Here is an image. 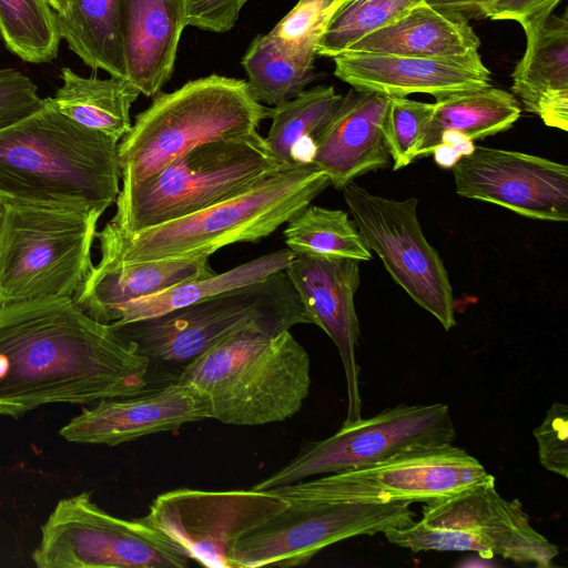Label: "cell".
Listing matches in <instances>:
<instances>
[{
	"instance_id": "ac0fdd59",
	"label": "cell",
	"mask_w": 568,
	"mask_h": 568,
	"mask_svg": "<svg viewBox=\"0 0 568 568\" xmlns=\"http://www.w3.org/2000/svg\"><path fill=\"white\" fill-rule=\"evenodd\" d=\"M207 418L206 397L192 385L174 381L148 394L102 399L72 418L60 435L72 443L115 446Z\"/></svg>"
},
{
	"instance_id": "5b68a950",
	"label": "cell",
	"mask_w": 568,
	"mask_h": 568,
	"mask_svg": "<svg viewBox=\"0 0 568 568\" xmlns=\"http://www.w3.org/2000/svg\"><path fill=\"white\" fill-rule=\"evenodd\" d=\"M268 113L242 79L211 74L159 92L118 144L120 191L146 181L195 146L255 132Z\"/></svg>"
},
{
	"instance_id": "2e32d148",
	"label": "cell",
	"mask_w": 568,
	"mask_h": 568,
	"mask_svg": "<svg viewBox=\"0 0 568 568\" xmlns=\"http://www.w3.org/2000/svg\"><path fill=\"white\" fill-rule=\"evenodd\" d=\"M452 169L459 196L497 204L534 220H568L565 164L518 151L477 146Z\"/></svg>"
},
{
	"instance_id": "f546056e",
	"label": "cell",
	"mask_w": 568,
	"mask_h": 568,
	"mask_svg": "<svg viewBox=\"0 0 568 568\" xmlns=\"http://www.w3.org/2000/svg\"><path fill=\"white\" fill-rule=\"evenodd\" d=\"M283 235L295 255H337L358 262L372 258L354 221L342 210L308 204L286 223Z\"/></svg>"
},
{
	"instance_id": "1f68e13d",
	"label": "cell",
	"mask_w": 568,
	"mask_h": 568,
	"mask_svg": "<svg viewBox=\"0 0 568 568\" xmlns=\"http://www.w3.org/2000/svg\"><path fill=\"white\" fill-rule=\"evenodd\" d=\"M0 38L30 63L52 61L61 41L55 12L45 0H0Z\"/></svg>"
},
{
	"instance_id": "836d02e7",
	"label": "cell",
	"mask_w": 568,
	"mask_h": 568,
	"mask_svg": "<svg viewBox=\"0 0 568 568\" xmlns=\"http://www.w3.org/2000/svg\"><path fill=\"white\" fill-rule=\"evenodd\" d=\"M346 0H336L329 6L317 1H302L282 18L267 33L286 55L306 63H314L316 47L324 29Z\"/></svg>"
},
{
	"instance_id": "9a60e30c",
	"label": "cell",
	"mask_w": 568,
	"mask_h": 568,
	"mask_svg": "<svg viewBox=\"0 0 568 568\" xmlns=\"http://www.w3.org/2000/svg\"><path fill=\"white\" fill-rule=\"evenodd\" d=\"M286 506V499L270 490L178 488L156 496L148 514L138 519L197 564L234 568L237 541Z\"/></svg>"
},
{
	"instance_id": "7a4b0ae2",
	"label": "cell",
	"mask_w": 568,
	"mask_h": 568,
	"mask_svg": "<svg viewBox=\"0 0 568 568\" xmlns=\"http://www.w3.org/2000/svg\"><path fill=\"white\" fill-rule=\"evenodd\" d=\"M331 185L312 162L282 165L244 191L192 214L126 233L110 222L97 232L101 260L134 264L210 257L241 242H258L286 224Z\"/></svg>"
},
{
	"instance_id": "6da1fadb",
	"label": "cell",
	"mask_w": 568,
	"mask_h": 568,
	"mask_svg": "<svg viewBox=\"0 0 568 568\" xmlns=\"http://www.w3.org/2000/svg\"><path fill=\"white\" fill-rule=\"evenodd\" d=\"M150 361L73 298L0 307V416L141 395Z\"/></svg>"
},
{
	"instance_id": "8d00e7d4",
	"label": "cell",
	"mask_w": 568,
	"mask_h": 568,
	"mask_svg": "<svg viewBox=\"0 0 568 568\" xmlns=\"http://www.w3.org/2000/svg\"><path fill=\"white\" fill-rule=\"evenodd\" d=\"M44 108L33 81L17 69H0V131Z\"/></svg>"
},
{
	"instance_id": "d6a6232c",
	"label": "cell",
	"mask_w": 568,
	"mask_h": 568,
	"mask_svg": "<svg viewBox=\"0 0 568 568\" xmlns=\"http://www.w3.org/2000/svg\"><path fill=\"white\" fill-rule=\"evenodd\" d=\"M424 0H346L328 20L316 55L334 58L365 36L382 29Z\"/></svg>"
},
{
	"instance_id": "44dd1931",
	"label": "cell",
	"mask_w": 568,
	"mask_h": 568,
	"mask_svg": "<svg viewBox=\"0 0 568 568\" xmlns=\"http://www.w3.org/2000/svg\"><path fill=\"white\" fill-rule=\"evenodd\" d=\"M184 0H119V33L126 80L152 98L171 79L186 27Z\"/></svg>"
},
{
	"instance_id": "52a82bcc",
	"label": "cell",
	"mask_w": 568,
	"mask_h": 568,
	"mask_svg": "<svg viewBox=\"0 0 568 568\" xmlns=\"http://www.w3.org/2000/svg\"><path fill=\"white\" fill-rule=\"evenodd\" d=\"M312 324L285 271L166 314L112 325L155 364L184 367L222 339L242 331L277 335Z\"/></svg>"
},
{
	"instance_id": "83f0119b",
	"label": "cell",
	"mask_w": 568,
	"mask_h": 568,
	"mask_svg": "<svg viewBox=\"0 0 568 568\" xmlns=\"http://www.w3.org/2000/svg\"><path fill=\"white\" fill-rule=\"evenodd\" d=\"M55 16L61 39L85 65L113 78H126L119 33V0H69L67 11Z\"/></svg>"
},
{
	"instance_id": "b9f144b4",
	"label": "cell",
	"mask_w": 568,
	"mask_h": 568,
	"mask_svg": "<svg viewBox=\"0 0 568 568\" xmlns=\"http://www.w3.org/2000/svg\"><path fill=\"white\" fill-rule=\"evenodd\" d=\"M302 1H317V2H321V3L325 4V6H329L333 2H335L336 0H302Z\"/></svg>"
},
{
	"instance_id": "e575fe53",
	"label": "cell",
	"mask_w": 568,
	"mask_h": 568,
	"mask_svg": "<svg viewBox=\"0 0 568 568\" xmlns=\"http://www.w3.org/2000/svg\"><path fill=\"white\" fill-rule=\"evenodd\" d=\"M433 110L434 103L389 97L384 118V135L394 170L405 168L418 158Z\"/></svg>"
},
{
	"instance_id": "60d3db41",
	"label": "cell",
	"mask_w": 568,
	"mask_h": 568,
	"mask_svg": "<svg viewBox=\"0 0 568 568\" xmlns=\"http://www.w3.org/2000/svg\"><path fill=\"white\" fill-rule=\"evenodd\" d=\"M53 11L58 14L64 13L68 9L69 0H45Z\"/></svg>"
},
{
	"instance_id": "4dcf8cb0",
	"label": "cell",
	"mask_w": 568,
	"mask_h": 568,
	"mask_svg": "<svg viewBox=\"0 0 568 568\" xmlns=\"http://www.w3.org/2000/svg\"><path fill=\"white\" fill-rule=\"evenodd\" d=\"M241 64L254 99L270 105L298 95L316 77L314 63L286 55L268 34H257L252 40Z\"/></svg>"
},
{
	"instance_id": "ab89813d",
	"label": "cell",
	"mask_w": 568,
	"mask_h": 568,
	"mask_svg": "<svg viewBox=\"0 0 568 568\" xmlns=\"http://www.w3.org/2000/svg\"><path fill=\"white\" fill-rule=\"evenodd\" d=\"M429 6L466 19L483 18L486 8L495 0H424Z\"/></svg>"
},
{
	"instance_id": "603a6c76",
	"label": "cell",
	"mask_w": 568,
	"mask_h": 568,
	"mask_svg": "<svg viewBox=\"0 0 568 568\" xmlns=\"http://www.w3.org/2000/svg\"><path fill=\"white\" fill-rule=\"evenodd\" d=\"M214 273L209 257L134 264L100 261L73 300L91 318L109 324L112 312L126 302Z\"/></svg>"
},
{
	"instance_id": "9c48e42d",
	"label": "cell",
	"mask_w": 568,
	"mask_h": 568,
	"mask_svg": "<svg viewBox=\"0 0 568 568\" xmlns=\"http://www.w3.org/2000/svg\"><path fill=\"white\" fill-rule=\"evenodd\" d=\"M387 540L419 551H473L539 568L552 566L558 547L537 531L518 499L507 500L489 473L479 481L426 503L422 518L386 531Z\"/></svg>"
},
{
	"instance_id": "277c9868",
	"label": "cell",
	"mask_w": 568,
	"mask_h": 568,
	"mask_svg": "<svg viewBox=\"0 0 568 568\" xmlns=\"http://www.w3.org/2000/svg\"><path fill=\"white\" fill-rule=\"evenodd\" d=\"M174 381L207 399L211 418L234 426L284 422L302 408L311 387V359L290 331H242L181 368Z\"/></svg>"
},
{
	"instance_id": "4fadbf2b",
	"label": "cell",
	"mask_w": 568,
	"mask_h": 568,
	"mask_svg": "<svg viewBox=\"0 0 568 568\" xmlns=\"http://www.w3.org/2000/svg\"><path fill=\"white\" fill-rule=\"evenodd\" d=\"M409 503H321L287 500V506L236 544L234 568L296 567L324 548L357 536H373L415 519Z\"/></svg>"
},
{
	"instance_id": "d6986e66",
	"label": "cell",
	"mask_w": 568,
	"mask_h": 568,
	"mask_svg": "<svg viewBox=\"0 0 568 568\" xmlns=\"http://www.w3.org/2000/svg\"><path fill=\"white\" fill-rule=\"evenodd\" d=\"M333 60L339 80L355 90L386 97L426 93L438 99L490 84V71L478 52L422 58L346 51Z\"/></svg>"
},
{
	"instance_id": "484cf974",
	"label": "cell",
	"mask_w": 568,
	"mask_h": 568,
	"mask_svg": "<svg viewBox=\"0 0 568 568\" xmlns=\"http://www.w3.org/2000/svg\"><path fill=\"white\" fill-rule=\"evenodd\" d=\"M62 85L44 103L75 123L120 142L132 126L130 110L141 94L128 80L84 78L69 68Z\"/></svg>"
},
{
	"instance_id": "7c38bea8",
	"label": "cell",
	"mask_w": 568,
	"mask_h": 568,
	"mask_svg": "<svg viewBox=\"0 0 568 568\" xmlns=\"http://www.w3.org/2000/svg\"><path fill=\"white\" fill-rule=\"evenodd\" d=\"M456 428L443 403L388 407L368 418L343 423L332 436L306 445L284 467L252 488L270 490L318 475L368 466L396 454L450 445Z\"/></svg>"
},
{
	"instance_id": "cb8c5ba5",
	"label": "cell",
	"mask_w": 568,
	"mask_h": 568,
	"mask_svg": "<svg viewBox=\"0 0 568 568\" xmlns=\"http://www.w3.org/2000/svg\"><path fill=\"white\" fill-rule=\"evenodd\" d=\"M479 47L480 40L468 19L423 1L393 23L359 39L346 51L450 58L478 52Z\"/></svg>"
},
{
	"instance_id": "ee69618b",
	"label": "cell",
	"mask_w": 568,
	"mask_h": 568,
	"mask_svg": "<svg viewBox=\"0 0 568 568\" xmlns=\"http://www.w3.org/2000/svg\"><path fill=\"white\" fill-rule=\"evenodd\" d=\"M0 55H1V44H0Z\"/></svg>"
},
{
	"instance_id": "8fae6325",
	"label": "cell",
	"mask_w": 568,
	"mask_h": 568,
	"mask_svg": "<svg viewBox=\"0 0 568 568\" xmlns=\"http://www.w3.org/2000/svg\"><path fill=\"white\" fill-rule=\"evenodd\" d=\"M488 471L453 444L406 450L378 463L304 479L271 493L321 503H429L481 480Z\"/></svg>"
},
{
	"instance_id": "7402d4cb",
	"label": "cell",
	"mask_w": 568,
	"mask_h": 568,
	"mask_svg": "<svg viewBox=\"0 0 568 568\" xmlns=\"http://www.w3.org/2000/svg\"><path fill=\"white\" fill-rule=\"evenodd\" d=\"M524 55L511 74V91L526 111L550 128L568 130V19L550 17L526 38Z\"/></svg>"
},
{
	"instance_id": "30bf717a",
	"label": "cell",
	"mask_w": 568,
	"mask_h": 568,
	"mask_svg": "<svg viewBox=\"0 0 568 568\" xmlns=\"http://www.w3.org/2000/svg\"><path fill=\"white\" fill-rule=\"evenodd\" d=\"M39 568H183L187 555L139 519L118 518L82 493L61 499L32 552Z\"/></svg>"
},
{
	"instance_id": "ffe728a7",
	"label": "cell",
	"mask_w": 568,
	"mask_h": 568,
	"mask_svg": "<svg viewBox=\"0 0 568 568\" xmlns=\"http://www.w3.org/2000/svg\"><path fill=\"white\" fill-rule=\"evenodd\" d=\"M389 97L352 89L317 134L311 162L322 169L331 185L343 190L356 178L390 160L384 135Z\"/></svg>"
},
{
	"instance_id": "5bb4252c",
	"label": "cell",
	"mask_w": 568,
	"mask_h": 568,
	"mask_svg": "<svg viewBox=\"0 0 568 568\" xmlns=\"http://www.w3.org/2000/svg\"><path fill=\"white\" fill-rule=\"evenodd\" d=\"M345 203L361 236L382 260L392 278L446 329L456 325L448 273L418 220L416 197L395 200L348 183Z\"/></svg>"
},
{
	"instance_id": "ba28073f",
	"label": "cell",
	"mask_w": 568,
	"mask_h": 568,
	"mask_svg": "<svg viewBox=\"0 0 568 568\" xmlns=\"http://www.w3.org/2000/svg\"><path fill=\"white\" fill-rule=\"evenodd\" d=\"M282 165L257 131L204 143L120 191L109 222L132 233L176 220L244 191Z\"/></svg>"
},
{
	"instance_id": "3957f363",
	"label": "cell",
	"mask_w": 568,
	"mask_h": 568,
	"mask_svg": "<svg viewBox=\"0 0 568 568\" xmlns=\"http://www.w3.org/2000/svg\"><path fill=\"white\" fill-rule=\"evenodd\" d=\"M118 144L44 103L0 131V199L104 212L120 192Z\"/></svg>"
},
{
	"instance_id": "d590c367",
	"label": "cell",
	"mask_w": 568,
	"mask_h": 568,
	"mask_svg": "<svg viewBox=\"0 0 568 568\" xmlns=\"http://www.w3.org/2000/svg\"><path fill=\"white\" fill-rule=\"evenodd\" d=\"M540 465L548 471L568 477V407L555 402L541 424L532 430Z\"/></svg>"
},
{
	"instance_id": "f1b7e54d",
	"label": "cell",
	"mask_w": 568,
	"mask_h": 568,
	"mask_svg": "<svg viewBox=\"0 0 568 568\" xmlns=\"http://www.w3.org/2000/svg\"><path fill=\"white\" fill-rule=\"evenodd\" d=\"M342 98L333 87L317 85L270 108L265 141L275 158L287 165L311 162L315 139Z\"/></svg>"
},
{
	"instance_id": "f35d334b",
	"label": "cell",
	"mask_w": 568,
	"mask_h": 568,
	"mask_svg": "<svg viewBox=\"0 0 568 568\" xmlns=\"http://www.w3.org/2000/svg\"><path fill=\"white\" fill-rule=\"evenodd\" d=\"M186 24L201 30L223 33L231 30L248 0H184Z\"/></svg>"
},
{
	"instance_id": "74e56055",
	"label": "cell",
	"mask_w": 568,
	"mask_h": 568,
	"mask_svg": "<svg viewBox=\"0 0 568 568\" xmlns=\"http://www.w3.org/2000/svg\"><path fill=\"white\" fill-rule=\"evenodd\" d=\"M561 0H495L489 4L483 18L490 20H511L518 22L526 38L538 32L549 20L554 9Z\"/></svg>"
},
{
	"instance_id": "4316f807",
	"label": "cell",
	"mask_w": 568,
	"mask_h": 568,
	"mask_svg": "<svg viewBox=\"0 0 568 568\" xmlns=\"http://www.w3.org/2000/svg\"><path fill=\"white\" fill-rule=\"evenodd\" d=\"M294 257L295 254L285 247L221 274L214 273L179 283L158 293L132 300L112 312L109 324L123 325L156 317L217 294L261 282L276 272L285 271Z\"/></svg>"
},
{
	"instance_id": "e0dca14e",
	"label": "cell",
	"mask_w": 568,
	"mask_h": 568,
	"mask_svg": "<svg viewBox=\"0 0 568 568\" xmlns=\"http://www.w3.org/2000/svg\"><path fill=\"white\" fill-rule=\"evenodd\" d=\"M285 272L312 324L321 327L338 351L346 381L344 423L354 422L362 417L356 361L359 322L354 302L359 285L358 261L337 255H295Z\"/></svg>"
},
{
	"instance_id": "d4e9b609",
	"label": "cell",
	"mask_w": 568,
	"mask_h": 568,
	"mask_svg": "<svg viewBox=\"0 0 568 568\" xmlns=\"http://www.w3.org/2000/svg\"><path fill=\"white\" fill-rule=\"evenodd\" d=\"M520 113L513 93L490 84L440 97L434 103L418 158L433 154L448 139L473 143L506 131Z\"/></svg>"
},
{
	"instance_id": "8992f818",
	"label": "cell",
	"mask_w": 568,
	"mask_h": 568,
	"mask_svg": "<svg viewBox=\"0 0 568 568\" xmlns=\"http://www.w3.org/2000/svg\"><path fill=\"white\" fill-rule=\"evenodd\" d=\"M102 214L1 199L0 307L73 298L93 267Z\"/></svg>"
},
{
	"instance_id": "7bdbcfd3",
	"label": "cell",
	"mask_w": 568,
	"mask_h": 568,
	"mask_svg": "<svg viewBox=\"0 0 568 568\" xmlns=\"http://www.w3.org/2000/svg\"><path fill=\"white\" fill-rule=\"evenodd\" d=\"M0 219H1V199H0Z\"/></svg>"
}]
</instances>
